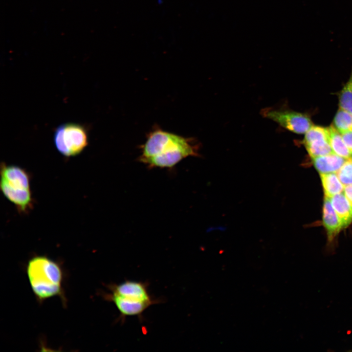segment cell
<instances>
[{"mask_svg": "<svg viewBox=\"0 0 352 352\" xmlns=\"http://www.w3.org/2000/svg\"><path fill=\"white\" fill-rule=\"evenodd\" d=\"M343 193L352 207V184L345 186Z\"/></svg>", "mask_w": 352, "mask_h": 352, "instance_id": "obj_18", "label": "cell"}, {"mask_svg": "<svg viewBox=\"0 0 352 352\" xmlns=\"http://www.w3.org/2000/svg\"><path fill=\"white\" fill-rule=\"evenodd\" d=\"M333 126L341 133L352 131V114L339 108L334 117Z\"/></svg>", "mask_w": 352, "mask_h": 352, "instance_id": "obj_14", "label": "cell"}, {"mask_svg": "<svg viewBox=\"0 0 352 352\" xmlns=\"http://www.w3.org/2000/svg\"><path fill=\"white\" fill-rule=\"evenodd\" d=\"M329 135L311 139L303 142L311 158L333 153L329 142Z\"/></svg>", "mask_w": 352, "mask_h": 352, "instance_id": "obj_11", "label": "cell"}, {"mask_svg": "<svg viewBox=\"0 0 352 352\" xmlns=\"http://www.w3.org/2000/svg\"><path fill=\"white\" fill-rule=\"evenodd\" d=\"M320 176L325 197L330 198L343 192L345 186L336 173L320 174Z\"/></svg>", "mask_w": 352, "mask_h": 352, "instance_id": "obj_13", "label": "cell"}, {"mask_svg": "<svg viewBox=\"0 0 352 352\" xmlns=\"http://www.w3.org/2000/svg\"><path fill=\"white\" fill-rule=\"evenodd\" d=\"M0 182L15 189H30V176L23 168L16 165H0Z\"/></svg>", "mask_w": 352, "mask_h": 352, "instance_id": "obj_6", "label": "cell"}, {"mask_svg": "<svg viewBox=\"0 0 352 352\" xmlns=\"http://www.w3.org/2000/svg\"><path fill=\"white\" fill-rule=\"evenodd\" d=\"M341 135L345 144L352 153V131L342 133Z\"/></svg>", "mask_w": 352, "mask_h": 352, "instance_id": "obj_17", "label": "cell"}, {"mask_svg": "<svg viewBox=\"0 0 352 352\" xmlns=\"http://www.w3.org/2000/svg\"><path fill=\"white\" fill-rule=\"evenodd\" d=\"M322 220L327 232L328 240L331 242L344 227L331 205L330 198L326 197H325L323 206Z\"/></svg>", "mask_w": 352, "mask_h": 352, "instance_id": "obj_8", "label": "cell"}, {"mask_svg": "<svg viewBox=\"0 0 352 352\" xmlns=\"http://www.w3.org/2000/svg\"><path fill=\"white\" fill-rule=\"evenodd\" d=\"M336 174L344 186L352 184V160L346 159Z\"/></svg>", "mask_w": 352, "mask_h": 352, "instance_id": "obj_16", "label": "cell"}, {"mask_svg": "<svg viewBox=\"0 0 352 352\" xmlns=\"http://www.w3.org/2000/svg\"><path fill=\"white\" fill-rule=\"evenodd\" d=\"M339 108L352 114V71L338 95Z\"/></svg>", "mask_w": 352, "mask_h": 352, "instance_id": "obj_15", "label": "cell"}, {"mask_svg": "<svg viewBox=\"0 0 352 352\" xmlns=\"http://www.w3.org/2000/svg\"><path fill=\"white\" fill-rule=\"evenodd\" d=\"M0 190L3 195L13 203L20 212L27 213L33 206L30 189H15L0 182Z\"/></svg>", "mask_w": 352, "mask_h": 352, "instance_id": "obj_7", "label": "cell"}, {"mask_svg": "<svg viewBox=\"0 0 352 352\" xmlns=\"http://www.w3.org/2000/svg\"><path fill=\"white\" fill-rule=\"evenodd\" d=\"M26 273L32 291L39 300L61 294L63 274L58 263L44 256H36L29 260Z\"/></svg>", "mask_w": 352, "mask_h": 352, "instance_id": "obj_3", "label": "cell"}, {"mask_svg": "<svg viewBox=\"0 0 352 352\" xmlns=\"http://www.w3.org/2000/svg\"><path fill=\"white\" fill-rule=\"evenodd\" d=\"M329 142L333 153L346 159L352 156V153L345 144L341 133L332 125L328 127Z\"/></svg>", "mask_w": 352, "mask_h": 352, "instance_id": "obj_12", "label": "cell"}, {"mask_svg": "<svg viewBox=\"0 0 352 352\" xmlns=\"http://www.w3.org/2000/svg\"><path fill=\"white\" fill-rule=\"evenodd\" d=\"M351 159L352 160V157L351 158Z\"/></svg>", "mask_w": 352, "mask_h": 352, "instance_id": "obj_19", "label": "cell"}, {"mask_svg": "<svg viewBox=\"0 0 352 352\" xmlns=\"http://www.w3.org/2000/svg\"><path fill=\"white\" fill-rule=\"evenodd\" d=\"M311 159L314 167L320 174L336 173L346 160L334 153Z\"/></svg>", "mask_w": 352, "mask_h": 352, "instance_id": "obj_9", "label": "cell"}, {"mask_svg": "<svg viewBox=\"0 0 352 352\" xmlns=\"http://www.w3.org/2000/svg\"><path fill=\"white\" fill-rule=\"evenodd\" d=\"M331 205L340 219L343 227H346L352 222V207L343 193L330 198Z\"/></svg>", "mask_w": 352, "mask_h": 352, "instance_id": "obj_10", "label": "cell"}, {"mask_svg": "<svg viewBox=\"0 0 352 352\" xmlns=\"http://www.w3.org/2000/svg\"><path fill=\"white\" fill-rule=\"evenodd\" d=\"M263 114L285 129L297 134H305L313 126L308 115L291 110L269 108L263 111Z\"/></svg>", "mask_w": 352, "mask_h": 352, "instance_id": "obj_5", "label": "cell"}, {"mask_svg": "<svg viewBox=\"0 0 352 352\" xmlns=\"http://www.w3.org/2000/svg\"><path fill=\"white\" fill-rule=\"evenodd\" d=\"M198 145L186 137L155 127L141 145L138 160L150 168H172L189 156H197Z\"/></svg>", "mask_w": 352, "mask_h": 352, "instance_id": "obj_1", "label": "cell"}, {"mask_svg": "<svg viewBox=\"0 0 352 352\" xmlns=\"http://www.w3.org/2000/svg\"><path fill=\"white\" fill-rule=\"evenodd\" d=\"M55 145L58 151L67 157L80 154L88 143L85 128L78 124L67 123L59 126L54 135Z\"/></svg>", "mask_w": 352, "mask_h": 352, "instance_id": "obj_4", "label": "cell"}, {"mask_svg": "<svg viewBox=\"0 0 352 352\" xmlns=\"http://www.w3.org/2000/svg\"><path fill=\"white\" fill-rule=\"evenodd\" d=\"M148 282L125 280L119 284L109 285V292L105 293L103 297L114 304L121 322L129 316H137L142 320L146 309L163 301L151 294Z\"/></svg>", "mask_w": 352, "mask_h": 352, "instance_id": "obj_2", "label": "cell"}]
</instances>
